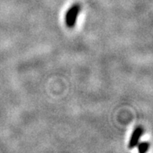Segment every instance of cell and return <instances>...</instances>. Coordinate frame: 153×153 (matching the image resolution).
I'll list each match as a JSON object with an SVG mask.
<instances>
[{
  "instance_id": "cell-1",
  "label": "cell",
  "mask_w": 153,
  "mask_h": 153,
  "mask_svg": "<svg viewBox=\"0 0 153 153\" xmlns=\"http://www.w3.org/2000/svg\"><path fill=\"white\" fill-rule=\"evenodd\" d=\"M81 7L79 4H74L67 10L65 16V23L69 28H73L76 25V20L81 12Z\"/></svg>"
},
{
  "instance_id": "cell-2",
  "label": "cell",
  "mask_w": 153,
  "mask_h": 153,
  "mask_svg": "<svg viewBox=\"0 0 153 153\" xmlns=\"http://www.w3.org/2000/svg\"><path fill=\"white\" fill-rule=\"evenodd\" d=\"M144 129L141 126H137L136 128L133 131L131 134V138H130L129 143H128V147L129 149H132L134 148L137 147V144L139 143V141L141 139V136L143 135Z\"/></svg>"
},
{
  "instance_id": "cell-3",
  "label": "cell",
  "mask_w": 153,
  "mask_h": 153,
  "mask_svg": "<svg viewBox=\"0 0 153 153\" xmlns=\"http://www.w3.org/2000/svg\"><path fill=\"white\" fill-rule=\"evenodd\" d=\"M137 149L140 153H145L149 150V147H150V144L149 142H141V143L137 144Z\"/></svg>"
}]
</instances>
